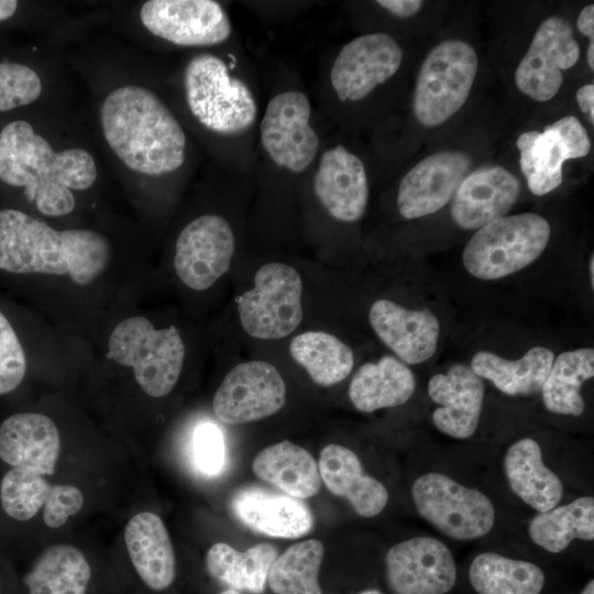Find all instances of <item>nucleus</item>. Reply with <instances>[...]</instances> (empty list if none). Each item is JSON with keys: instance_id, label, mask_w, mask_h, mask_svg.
I'll use <instances>...</instances> for the list:
<instances>
[{"instance_id": "nucleus-51", "label": "nucleus", "mask_w": 594, "mask_h": 594, "mask_svg": "<svg viewBox=\"0 0 594 594\" xmlns=\"http://www.w3.org/2000/svg\"><path fill=\"white\" fill-rule=\"evenodd\" d=\"M359 594H383V593L380 592L378 590L370 588V590L362 591V592L359 593Z\"/></svg>"}, {"instance_id": "nucleus-18", "label": "nucleus", "mask_w": 594, "mask_h": 594, "mask_svg": "<svg viewBox=\"0 0 594 594\" xmlns=\"http://www.w3.org/2000/svg\"><path fill=\"white\" fill-rule=\"evenodd\" d=\"M314 193L329 215L343 222L360 220L369 202V182L362 160L342 145L321 153Z\"/></svg>"}, {"instance_id": "nucleus-19", "label": "nucleus", "mask_w": 594, "mask_h": 594, "mask_svg": "<svg viewBox=\"0 0 594 594\" xmlns=\"http://www.w3.org/2000/svg\"><path fill=\"white\" fill-rule=\"evenodd\" d=\"M484 383L470 366L454 364L428 382V395L437 404L432 422L442 433L468 439L477 429L484 403Z\"/></svg>"}, {"instance_id": "nucleus-48", "label": "nucleus", "mask_w": 594, "mask_h": 594, "mask_svg": "<svg viewBox=\"0 0 594 594\" xmlns=\"http://www.w3.org/2000/svg\"><path fill=\"white\" fill-rule=\"evenodd\" d=\"M586 59H587L588 67L591 68V70H593L594 69V42L593 41H590L587 52H586Z\"/></svg>"}, {"instance_id": "nucleus-26", "label": "nucleus", "mask_w": 594, "mask_h": 594, "mask_svg": "<svg viewBox=\"0 0 594 594\" xmlns=\"http://www.w3.org/2000/svg\"><path fill=\"white\" fill-rule=\"evenodd\" d=\"M504 472L512 491L538 513L552 509L562 499L563 484L544 464L541 448L532 438L519 439L508 447Z\"/></svg>"}, {"instance_id": "nucleus-52", "label": "nucleus", "mask_w": 594, "mask_h": 594, "mask_svg": "<svg viewBox=\"0 0 594 594\" xmlns=\"http://www.w3.org/2000/svg\"><path fill=\"white\" fill-rule=\"evenodd\" d=\"M220 594H241V593L237 590L231 588V590H226L221 592Z\"/></svg>"}, {"instance_id": "nucleus-15", "label": "nucleus", "mask_w": 594, "mask_h": 594, "mask_svg": "<svg viewBox=\"0 0 594 594\" xmlns=\"http://www.w3.org/2000/svg\"><path fill=\"white\" fill-rule=\"evenodd\" d=\"M234 249V234L224 218L200 216L189 222L177 238L175 271L187 287L205 290L230 268Z\"/></svg>"}, {"instance_id": "nucleus-38", "label": "nucleus", "mask_w": 594, "mask_h": 594, "mask_svg": "<svg viewBox=\"0 0 594 594\" xmlns=\"http://www.w3.org/2000/svg\"><path fill=\"white\" fill-rule=\"evenodd\" d=\"M50 488L41 474L12 468L3 475L0 485L2 508L11 518L26 521L44 506Z\"/></svg>"}, {"instance_id": "nucleus-5", "label": "nucleus", "mask_w": 594, "mask_h": 594, "mask_svg": "<svg viewBox=\"0 0 594 594\" xmlns=\"http://www.w3.org/2000/svg\"><path fill=\"white\" fill-rule=\"evenodd\" d=\"M550 233L549 222L538 213L504 216L477 229L463 250V266L480 279L506 277L532 264Z\"/></svg>"}, {"instance_id": "nucleus-44", "label": "nucleus", "mask_w": 594, "mask_h": 594, "mask_svg": "<svg viewBox=\"0 0 594 594\" xmlns=\"http://www.w3.org/2000/svg\"><path fill=\"white\" fill-rule=\"evenodd\" d=\"M376 4L398 18H410L422 8L420 0H378Z\"/></svg>"}, {"instance_id": "nucleus-43", "label": "nucleus", "mask_w": 594, "mask_h": 594, "mask_svg": "<svg viewBox=\"0 0 594 594\" xmlns=\"http://www.w3.org/2000/svg\"><path fill=\"white\" fill-rule=\"evenodd\" d=\"M550 127L559 134L566 151L568 160L584 157L591 150L587 131L574 116H565Z\"/></svg>"}, {"instance_id": "nucleus-31", "label": "nucleus", "mask_w": 594, "mask_h": 594, "mask_svg": "<svg viewBox=\"0 0 594 594\" xmlns=\"http://www.w3.org/2000/svg\"><path fill=\"white\" fill-rule=\"evenodd\" d=\"M594 376V350L564 351L553 359L541 387L544 407L558 415L581 416L585 403L581 394L585 381Z\"/></svg>"}, {"instance_id": "nucleus-50", "label": "nucleus", "mask_w": 594, "mask_h": 594, "mask_svg": "<svg viewBox=\"0 0 594 594\" xmlns=\"http://www.w3.org/2000/svg\"><path fill=\"white\" fill-rule=\"evenodd\" d=\"M581 594H594V581L591 580L582 590Z\"/></svg>"}, {"instance_id": "nucleus-17", "label": "nucleus", "mask_w": 594, "mask_h": 594, "mask_svg": "<svg viewBox=\"0 0 594 594\" xmlns=\"http://www.w3.org/2000/svg\"><path fill=\"white\" fill-rule=\"evenodd\" d=\"M470 166V156L460 151H442L421 160L399 183L396 202L400 216L417 219L442 209Z\"/></svg>"}, {"instance_id": "nucleus-29", "label": "nucleus", "mask_w": 594, "mask_h": 594, "mask_svg": "<svg viewBox=\"0 0 594 594\" xmlns=\"http://www.w3.org/2000/svg\"><path fill=\"white\" fill-rule=\"evenodd\" d=\"M554 359L546 346H534L518 360H507L490 351L476 352L470 367L502 393L527 396L541 391Z\"/></svg>"}, {"instance_id": "nucleus-12", "label": "nucleus", "mask_w": 594, "mask_h": 594, "mask_svg": "<svg viewBox=\"0 0 594 594\" xmlns=\"http://www.w3.org/2000/svg\"><path fill=\"white\" fill-rule=\"evenodd\" d=\"M403 50L387 33L360 35L342 46L330 69L331 87L341 101H359L391 79L403 62Z\"/></svg>"}, {"instance_id": "nucleus-39", "label": "nucleus", "mask_w": 594, "mask_h": 594, "mask_svg": "<svg viewBox=\"0 0 594 594\" xmlns=\"http://www.w3.org/2000/svg\"><path fill=\"white\" fill-rule=\"evenodd\" d=\"M42 91L40 76L29 66L0 63V111H8L35 101Z\"/></svg>"}, {"instance_id": "nucleus-6", "label": "nucleus", "mask_w": 594, "mask_h": 594, "mask_svg": "<svg viewBox=\"0 0 594 594\" xmlns=\"http://www.w3.org/2000/svg\"><path fill=\"white\" fill-rule=\"evenodd\" d=\"M184 356L185 346L176 327L157 330L141 316L117 324L107 352L108 359L131 366L141 388L155 398L172 392L180 375Z\"/></svg>"}, {"instance_id": "nucleus-23", "label": "nucleus", "mask_w": 594, "mask_h": 594, "mask_svg": "<svg viewBox=\"0 0 594 594\" xmlns=\"http://www.w3.org/2000/svg\"><path fill=\"white\" fill-rule=\"evenodd\" d=\"M231 508L243 525L268 537L299 538L314 528V515L302 501L265 488L240 490Z\"/></svg>"}, {"instance_id": "nucleus-7", "label": "nucleus", "mask_w": 594, "mask_h": 594, "mask_svg": "<svg viewBox=\"0 0 594 594\" xmlns=\"http://www.w3.org/2000/svg\"><path fill=\"white\" fill-rule=\"evenodd\" d=\"M477 66V54L468 42L446 40L436 45L416 80L413 110L417 121L431 128L455 114L471 92Z\"/></svg>"}, {"instance_id": "nucleus-42", "label": "nucleus", "mask_w": 594, "mask_h": 594, "mask_svg": "<svg viewBox=\"0 0 594 594\" xmlns=\"http://www.w3.org/2000/svg\"><path fill=\"white\" fill-rule=\"evenodd\" d=\"M82 505L84 496L78 487L66 484L51 486L44 503V522L51 528H58L77 514Z\"/></svg>"}, {"instance_id": "nucleus-30", "label": "nucleus", "mask_w": 594, "mask_h": 594, "mask_svg": "<svg viewBox=\"0 0 594 594\" xmlns=\"http://www.w3.org/2000/svg\"><path fill=\"white\" fill-rule=\"evenodd\" d=\"M278 556L271 543H258L239 551L224 542H217L206 554L208 572L234 590L262 593L270 569Z\"/></svg>"}, {"instance_id": "nucleus-36", "label": "nucleus", "mask_w": 594, "mask_h": 594, "mask_svg": "<svg viewBox=\"0 0 594 594\" xmlns=\"http://www.w3.org/2000/svg\"><path fill=\"white\" fill-rule=\"evenodd\" d=\"M289 352L311 380L321 386L340 383L350 374L354 364L352 349L323 331L298 334L292 340Z\"/></svg>"}, {"instance_id": "nucleus-40", "label": "nucleus", "mask_w": 594, "mask_h": 594, "mask_svg": "<svg viewBox=\"0 0 594 594\" xmlns=\"http://www.w3.org/2000/svg\"><path fill=\"white\" fill-rule=\"evenodd\" d=\"M26 359L9 320L0 311V395L14 391L23 381Z\"/></svg>"}, {"instance_id": "nucleus-16", "label": "nucleus", "mask_w": 594, "mask_h": 594, "mask_svg": "<svg viewBox=\"0 0 594 594\" xmlns=\"http://www.w3.org/2000/svg\"><path fill=\"white\" fill-rule=\"evenodd\" d=\"M386 580L395 594H446L457 582V564L440 540L419 536L391 547L385 556Z\"/></svg>"}, {"instance_id": "nucleus-46", "label": "nucleus", "mask_w": 594, "mask_h": 594, "mask_svg": "<svg viewBox=\"0 0 594 594\" xmlns=\"http://www.w3.org/2000/svg\"><path fill=\"white\" fill-rule=\"evenodd\" d=\"M579 31L587 36L591 41L594 38V6H585L578 16Z\"/></svg>"}, {"instance_id": "nucleus-35", "label": "nucleus", "mask_w": 594, "mask_h": 594, "mask_svg": "<svg viewBox=\"0 0 594 594\" xmlns=\"http://www.w3.org/2000/svg\"><path fill=\"white\" fill-rule=\"evenodd\" d=\"M519 164L530 191L543 196L557 189L563 180L566 151L559 134L550 127L542 132L527 131L517 139Z\"/></svg>"}, {"instance_id": "nucleus-2", "label": "nucleus", "mask_w": 594, "mask_h": 594, "mask_svg": "<svg viewBox=\"0 0 594 594\" xmlns=\"http://www.w3.org/2000/svg\"><path fill=\"white\" fill-rule=\"evenodd\" d=\"M100 121L107 143L130 169L162 176L183 165L185 132L154 92L135 85L119 87L103 100Z\"/></svg>"}, {"instance_id": "nucleus-37", "label": "nucleus", "mask_w": 594, "mask_h": 594, "mask_svg": "<svg viewBox=\"0 0 594 594\" xmlns=\"http://www.w3.org/2000/svg\"><path fill=\"white\" fill-rule=\"evenodd\" d=\"M324 547L317 539L295 543L277 556L267 582L275 594H322L319 570Z\"/></svg>"}, {"instance_id": "nucleus-4", "label": "nucleus", "mask_w": 594, "mask_h": 594, "mask_svg": "<svg viewBox=\"0 0 594 594\" xmlns=\"http://www.w3.org/2000/svg\"><path fill=\"white\" fill-rule=\"evenodd\" d=\"M184 90L191 114L212 133L234 138L256 122L258 107L253 91L217 55L200 53L188 62Z\"/></svg>"}, {"instance_id": "nucleus-34", "label": "nucleus", "mask_w": 594, "mask_h": 594, "mask_svg": "<svg viewBox=\"0 0 594 594\" xmlns=\"http://www.w3.org/2000/svg\"><path fill=\"white\" fill-rule=\"evenodd\" d=\"M91 576L84 553L69 544L44 551L24 576L29 594H86Z\"/></svg>"}, {"instance_id": "nucleus-22", "label": "nucleus", "mask_w": 594, "mask_h": 594, "mask_svg": "<svg viewBox=\"0 0 594 594\" xmlns=\"http://www.w3.org/2000/svg\"><path fill=\"white\" fill-rule=\"evenodd\" d=\"M54 421L37 413H18L0 426V458L12 468L53 474L59 455Z\"/></svg>"}, {"instance_id": "nucleus-21", "label": "nucleus", "mask_w": 594, "mask_h": 594, "mask_svg": "<svg viewBox=\"0 0 594 594\" xmlns=\"http://www.w3.org/2000/svg\"><path fill=\"white\" fill-rule=\"evenodd\" d=\"M378 338L407 364H420L437 351L440 324L428 309H407L389 299L376 300L369 312Z\"/></svg>"}, {"instance_id": "nucleus-8", "label": "nucleus", "mask_w": 594, "mask_h": 594, "mask_svg": "<svg viewBox=\"0 0 594 594\" xmlns=\"http://www.w3.org/2000/svg\"><path fill=\"white\" fill-rule=\"evenodd\" d=\"M411 497L418 514L441 534L455 540L486 536L495 522V508L480 490L437 472L415 480Z\"/></svg>"}, {"instance_id": "nucleus-1", "label": "nucleus", "mask_w": 594, "mask_h": 594, "mask_svg": "<svg viewBox=\"0 0 594 594\" xmlns=\"http://www.w3.org/2000/svg\"><path fill=\"white\" fill-rule=\"evenodd\" d=\"M97 178L92 156L81 148L55 152L24 120L8 123L0 132V179L24 187L43 215L61 217L75 208L70 189L89 188Z\"/></svg>"}, {"instance_id": "nucleus-10", "label": "nucleus", "mask_w": 594, "mask_h": 594, "mask_svg": "<svg viewBox=\"0 0 594 594\" xmlns=\"http://www.w3.org/2000/svg\"><path fill=\"white\" fill-rule=\"evenodd\" d=\"M311 111L309 98L299 90H285L268 100L260 123V141L277 167L300 174L316 160L320 142L310 122Z\"/></svg>"}, {"instance_id": "nucleus-28", "label": "nucleus", "mask_w": 594, "mask_h": 594, "mask_svg": "<svg viewBox=\"0 0 594 594\" xmlns=\"http://www.w3.org/2000/svg\"><path fill=\"white\" fill-rule=\"evenodd\" d=\"M252 470L262 481L298 499L315 496L321 487L322 481L314 457L288 440L260 451L253 460Z\"/></svg>"}, {"instance_id": "nucleus-3", "label": "nucleus", "mask_w": 594, "mask_h": 594, "mask_svg": "<svg viewBox=\"0 0 594 594\" xmlns=\"http://www.w3.org/2000/svg\"><path fill=\"white\" fill-rule=\"evenodd\" d=\"M92 235L86 229L57 231L16 209L0 210V270L72 276Z\"/></svg>"}, {"instance_id": "nucleus-9", "label": "nucleus", "mask_w": 594, "mask_h": 594, "mask_svg": "<svg viewBox=\"0 0 594 594\" xmlns=\"http://www.w3.org/2000/svg\"><path fill=\"white\" fill-rule=\"evenodd\" d=\"M302 282L284 263H267L254 276V287L238 299L244 331L253 338L276 340L290 334L302 319Z\"/></svg>"}, {"instance_id": "nucleus-20", "label": "nucleus", "mask_w": 594, "mask_h": 594, "mask_svg": "<svg viewBox=\"0 0 594 594\" xmlns=\"http://www.w3.org/2000/svg\"><path fill=\"white\" fill-rule=\"evenodd\" d=\"M520 193L518 178L502 166L468 174L452 197L451 216L462 229L477 230L506 216Z\"/></svg>"}, {"instance_id": "nucleus-25", "label": "nucleus", "mask_w": 594, "mask_h": 594, "mask_svg": "<svg viewBox=\"0 0 594 594\" xmlns=\"http://www.w3.org/2000/svg\"><path fill=\"white\" fill-rule=\"evenodd\" d=\"M124 541L134 569L150 588L162 591L173 583L175 554L160 516L151 512L134 515L125 527Z\"/></svg>"}, {"instance_id": "nucleus-41", "label": "nucleus", "mask_w": 594, "mask_h": 594, "mask_svg": "<svg viewBox=\"0 0 594 594\" xmlns=\"http://www.w3.org/2000/svg\"><path fill=\"white\" fill-rule=\"evenodd\" d=\"M197 468L207 475L218 474L224 464V441L220 429L210 422L199 425L193 436Z\"/></svg>"}, {"instance_id": "nucleus-27", "label": "nucleus", "mask_w": 594, "mask_h": 594, "mask_svg": "<svg viewBox=\"0 0 594 594\" xmlns=\"http://www.w3.org/2000/svg\"><path fill=\"white\" fill-rule=\"evenodd\" d=\"M415 389L413 371L400 360L385 355L360 366L351 380L349 397L359 411L373 413L405 404Z\"/></svg>"}, {"instance_id": "nucleus-24", "label": "nucleus", "mask_w": 594, "mask_h": 594, "mask_svg": "<svg viewBox=\"0 0 594 594\" xmlns=\"http://www.w3.org/2000/svg\"><path fill=\"white\" fill-rule=\"evenodd\" d=\"M318 468L329 492L346 498L361 517L377 516L387 505L386 487L365 474L359 457L349 448L326 446L320 452Z\"/></svg>"}, {"instance_id": "nucleus-13", "label": "nucleus", "mask_w": 594, "mask_h": 594, "mask_svg": "<svg viewBox=\"0 0 594 594\" xmlns=\"http://www.w3.org/2000/svg\"><path fill=\"white\" fill-rule=\"evenodd\" d=\"M140 18L145 29L179 46H212L232 34L224 8L213 0H150Z\"/></svg>"}, {"instance_id": "nucleus-14", "label": "nucleus", "mask_w": 594, "mask_h": 594, "mask_svg": "<svg viewBox=\"0 0 594 594\" xmlns=\"http://www.w3.org/2000/svg\"><path fill=\"white\" fill-rule=\"evenodd\" d=\"M285 400L286 385L276 367L265 361H250L226 375L212 408L221 422L239 425L275 414Z\"/></svg>"}, {"instance_id": "nucleus-32", "label": "nucleus", "mask_w": 594, "mask_h": 594, "mask_svg": "<svg viewBox=\"0 0 594 594\" xmlns=\"http://www.w3.org/2000/svg\"><path fill=\"white\" fill-rule=\"evenodd\" d=\"M528 534L535 544L551 553L565 550L575 539L593 541L594 498L582 496L538 513L528 524Z\"/></svg>"}, {"instance_id": "nucleus-33", "label": "nucleus", "mask_w": 594, "mask_h": 594, "mask_svg": "<svg viewBox=\"0 0 594 594\" xmlns=\"http://www.w3.org/2000/svg\"><path fill=\"white\" fill-rule=\"evenodd\" d=\"M469 579L477 594H540L546 581L537 564L496 552L475 556Z\"/></svg>"}, {"instance_id": "nucleus-49", "label": "nucleus", "mask_w": 594, "mask_h": 594, "mask_svg": "<svg viewBox=\"0 0 594 594\" xmlns=\"http://www.w3.org/2000/svg\"><path fill=\"white\" fill-rule=\"evenodd\" d=\"M588 273L591 277V286L594 288V255L592 254L588 262Z\"/></svg>"}, {"instance_id": "nucleus-45", "label": "nucleus", "mask_w": 594, "mask_h": 594, "mask_svg": "<svg viewBox=\"0 0 594 594\" xmlns=\"http://www.w3.org/2000/svg\"><path fill=\"white\" fill-rule=\"evenodd\" d=\"M576 101L583 113L594 124V85L586 84L576 91Z\"/></svg>"}, {"instance_id": "nucleus-47", "label": "nucleus", "mask_w": 594, "mask_h": 594, "mask_svg": "<svg viewBox=\"0 0 594 594\" xmlns=\"http://www.w3.org/2000/svg\"><path fill=\"white\" fill-rule=\"evenodd\" d=\"M18 8V2L14 0H0V21L12 16Z\"/></svg>"}, {"instance_id": "nucleus-11", "label": "nucleus", "mask_w": 594, "mask_h": 594, "mask_svg": "<svg viewBox=\"0 0 594 594\" xmlns=\"http://www.w3.org/2000/svg\"><path fill=\"white\" fill-rule=\"evenodd\" d=\"M580 46L568 20L547 18L537 29L515 72L517 88L535 101L552 99L563 82V70L573 67Z\"/></svg>"}]
</instances>
